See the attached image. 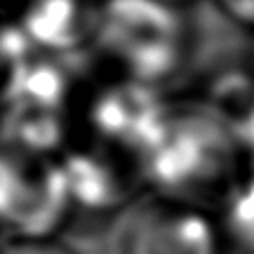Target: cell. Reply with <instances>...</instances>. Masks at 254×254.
Returning a JSON list of instances; mask_svg holds the SVG:
<instances>
[{
  "mask_svg": "<svg viewBox=\"0 0 254 254\" xmlns=\"http://www.w3.org/2000/svg\"><path fill=\"white\" fill-rule=\"evenodd\" d=\"M0 254H78L57 236L47 238H9L0 240Z\"/></svg>",
  "mask_w": 254,
  "mask_h": 254,
  "instance_id": "obj_3",
  "label": "cell"
},
{
  "mask_svg": "<svg viewBox=\"0 0 254 254\" xmlns=\"http://www.w3.org/2000/svg\"><path fill=\"white\" fill-rule=\"evenodd\" d=\"M120 254H226L219 219L190 200H153L129 217Z\"/></svg>",
  "mask_w": 254,
  "mask_h": 254,
  "instance_id": "obj_2",
  "label": "cell"
},
{
  "mask_svg": "<svg viewBox=\"0 0 254 254\" xmlns=\"http://www.w3.org/2000/svg\"><path fill=\"white\" fill-rule=\"evenodd\" d=\"M182 17L163 0H111L99 19L104 47L139 78H158L182 57Z\"/></svg>",
  "mask_w": 254,
  "mask_h": 254,
  "instance_id": "obj_1",
  "label": "cell"
},
{
  "mask_svg": "<svg viewBox=\"0 0 254 254\" xmlns=\"http://www.w3.org/2000/svg\"><path fill=\"white\" fill-rule=\"evenodd\" d=\"M163 2H167V5H172V2H177V0H163Z\"/></svg>",
  "mask_w": 254,
  "mask_h": 254,
  "instance_id": "obj_4",
  "label": "cell"
}]
</instances>
